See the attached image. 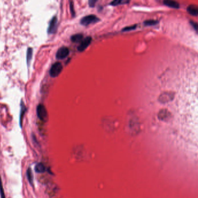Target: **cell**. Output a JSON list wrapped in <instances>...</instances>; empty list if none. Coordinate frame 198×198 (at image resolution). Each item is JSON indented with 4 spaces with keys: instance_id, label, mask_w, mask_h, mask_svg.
<instances>
[{
    "instance_id": "cell-4",
    "label": "cell",
    "mask_w": 198,
    "mask_h": 198,
    "mask_svg": "<svg viewBox=\"0 0 198 198\" xmlns=\"http://www.w3.org/2000/svg\"><path fill=\"white\" fill-rule=\"evenodd\" d=\"M69 54V49L66 47L60 48L57 51L56 57L58 59H63L66 58Z\"/></svg>"
},
{
    "instance_id": "cell-12",
    "label": "cell",
    "mask_w": 198,
    "mask_h": 198,
    "mask_svg": "<svg viewBox=\"0 0 198 198\" xmlns=\"http://www.w3.org/2000/svg\"><path fill=\"white\" fill-rule=\"evenodd\" d=\"M27 179L29 182L30 183V185H33V174H32V171H31V168H29L27 170Z\"/></svg>"
},
{
    "instance_id": "cell-13",
    "label": "cell",
    "mask_w": 198,
    "mask_h": 198,
    "mask_svg": "<svg viewBox=\"0 0 198 198\" xmlns=\"http://www.w3.org/2000/svg\"><path fill=\"white\" fill-rule=\"evenodd\" d=\"M33 56V49L31 48H29L27 49V64H30V62H31V60L32 59Z\"/></svg>"
},
{
    "instance_id": "cell-6",
    "label": "cell",
    "mask_w": 198,
    "mask_h": 198,
    "mask_svg": "<svg viewBox=\"0 0 198 198\" xmlns=\"http://www.w3.org/2000/svg\"><path fill=\"white\" fill-rule=\"evenodd\" d=\"M57 22H58L57 18L56 17V16H54V17H53L51 21H50V23H49V27L48 29V33L49 34L54 33L56 31V28H57Z\"/></svg>"
},
{
    "instance_id": "cell-17",
    "label": "cell",
    "mask_w": 198,
    "mask_h": 198,
    "mask_svg": "<svg viewBox=\"0 0 198 198\" xmlns=\"http://www.w3.org/2000/svg\"><path fill=\"white\" fill-rule=\"evenodd\" d=\"M137 27V25H133V26H128V27H126L125 28H124L122 31H130V30H133L136 29Z\"/></svg>"
},
{
    "instance_id": "cell-7",
    "label": "cell",
    "mask_w": 198,
    "mask_h": 198,
    "mask_svg": "<svg viewBox=\"0 0 198 198\" xmlns=\"http://www.w3.org/2000/svg\"><path fill=\"white\" fill-rule=\"evenodd\" d=\"M163 4L170 8H175L178 9L179 7V4L178 2L175 1H170V0H166V1H163Z\"/></svg>"
},
{
    "instance_id": "cell-1",
    "label": "cell",
    "mask_w": 198,
    "mask_h": 198,
    "mask_svg": "<svg viewBox=\"0 0 198 198\" xmlns=\"http://www.w3.org/2000/svg\"><path fill=\"white\" fill-rule=\"evenodd\" d=\"M100 21V19L94 15H90L82 18L80 21V23L83 26H88L91 24L95 23Z\"/></svg>"
},
{
    "instance_id": "cell-15",
    "label": "cell",
    "mask_w": 198,
    "mask_h": 198,
    "mask_svg": "<svg viewBox=\"0 0 198 198\" xmlns=\"http://www.w3.org/2000/svg\"><path fill=\"white\" fill-rule=\"evenodd\" d=\"M0 196H1V198H5V195L3 186L2 179L1 177H0Z\"/></svg>"
},
{
    "instance_id": "cell-11",
    "label": "cell",
    "mask_w": 198,
    "mask_h": 198,
    "mask_svg": "<svg viewBox=\"0 0 198 198\" xmlns=\"http://www.w3.org/2000/svg\"><path fill=\"white\" fill-rule=\"evenodd\" d=\"M83 38V35L81 34H76L75 35H73L71 37V40L74 43H78L80 41H81Z\"/></svg>"
},
{
    "instance_id": "cell-19",
    "label": "cell",
    "mask_w": 198,
    "mask_h": 198,
    "mask_svg": "<svg viewBox=\"0 0 198 198\" xmlns=\"http://www.w3.org/2000/svg\"><path fill=\"white\" fill-rule=\"evenodd\" d=\"M191 25L193 26V27L194 28V29L196 31H197V23L196 22H193V21H191Z\"/></svg>"
},
{
    "instance_id": "cell-5",
    "label": "cell",
    "mask_w": 198,
    "mask_h": 198,
    "mask_svg": "<svg viewBox=\"0 0 198 198\" xmlns=\"http://www.w3.org/2000/svg\"><path fill=\"white\" fill-rule=\"evenodd\" d=\"M91 41H92V38L90 36L85 38L83 40H82L80 44L78 47V48H77L78 51L80 52H82L84 50H85V49L90 45V44L91 43Z\"/></svg>"
},
{
    "instance_id": "cell-20",
    "label": "cell",
    "mask_w": 198,
    "mask_h": 198,
    "mask_svg": "<svg viewBox=\"0 0 198 198\" xmlns=\"http://www.w3.org/2000/svg\"><path fill=\"white\" fill-rule=\"evenodd\" d=\"M96 1H94V0H91V1H89V5H90V6L93 7L94 6L95 4L96 3Z\"/></svg>"
},
{
    "instance_id": "cell-14",
    "label": "cell",
    "mask_w": 198,
    "mask_h": 198,
    "mask_svg": "<svg viewBox=\"0 0 198 198\" xmlns=\"http://www.w3.org/2000/svg\"><path fill=\"white\" fill-rule=\"evenodd\" d=\"M129 1H122V0H116V1H113L112 2L110 3V5H113V6H116V5H118L119 4H127L128 3Z\"/></svg>"
},
{
    "instance_id": "cell-9",
    "label": "cell",
    "mask_w": 198,
    "mask_h": 198,
    "mask_svg": "<svg viewBox=\"0 0 198 198\" xmlns=\"http://www.w3.org/2000/svg\"><path fill=\"white\" fill-rule=\"evenodd\" d=\"M26 111V108L25 105V104L22 101L21 104V114H20V119H19V123H20V126L21 128L22 127L23 118Z\"/></svg>"
},
{
    "instance_id": "cell-18",
    "label": "cell",
    "mask_w": 198,
    "mask_h": 198,
    "mask_svg": "<svg viewBox=\"0 0 198 198\" xmlns=\"http://www.w3.org/2000/svg\"><path fill=\"white\" fill-rule=\"evenodd\" d=\"M70 11H71V13L73 15V16H74L75 15V12L74 10V6H73V3L72 1L70 2Z\"/></svg>"
},
{
    "instance_id": "cell-8",
    "label": "cell",
    "mask_w": 198,
    "mask_h": 198,
    "mask_svg": "<svg viewBox=\"0 0 198 198\" xmlns=\"http://www.w3.org/2000/svg\"><path fill=\"white\" fill-rule=\"evenodd\" d=\"M47 171L45 165L43 163H39L35 166V171L37 173H44Z\"/></svg>"
},
{
    "instance_id": "cell-16",
    "label": "cell",
    "mask_w": 198,
    "mask_h": 198,
    "mask_svg": "<svg viewBox=\"0 0 198 198\" xmlns=\"http://www.w3.org/2000/svg\"><path fill=\"white\" fill-rule=\"evenodd\" d=\"M157 23L158 22L155 20H148L144 22V25L145 26H153L156 25Z\"/></svg>"
},
{
    "instance_id": "cell-3",
    "label": "cell",
    "mask_w": 198,
    "mask_h": 198,
    "mask_svg": "<svg viewBox=\"0 0 198 198\" xmlns=\"http://www.w3.org/2000/svg\"><path fill=\"white\" fill-rule=\"evenodd\" d=\"M37 114L38 118L43 122H46L48 119V113L46 108L45 106L42 105L40 104L37 106Z\"/></svg>"
},
{
    "instance_id": "cell-2",
    "label": "cell",
    "mask_w": 198,
    "mask_h": 198,
    "mask_svg": "<svg viewBox=\"0 0 198 198\" xmlns=\"http://www.w3.org/2000/svg\"><path fill=\"white\" fill-rule=\"evenodd\" d=\"M62 69L63 66L61 63L56 62L51 66L50 70H49V74L52 77H56L60 73Z\"/></svg>"
},
{
    "instance_id": "cell-10",
    "label": "cell",
    "mask_w": 198,
    "mask_h": 198,
    "mask_svg": "<svg viewBox=\"0 0 198 198\" xmlns=\"http://www.w3.org/2000/svg\"><path fill=\"white\" fill-rule=\"evenodd\" d=\"M187 11L192 15L196 16L198 14L197 7L195 5H191L187 7Z\"/></svg>"
}]
</instances>
